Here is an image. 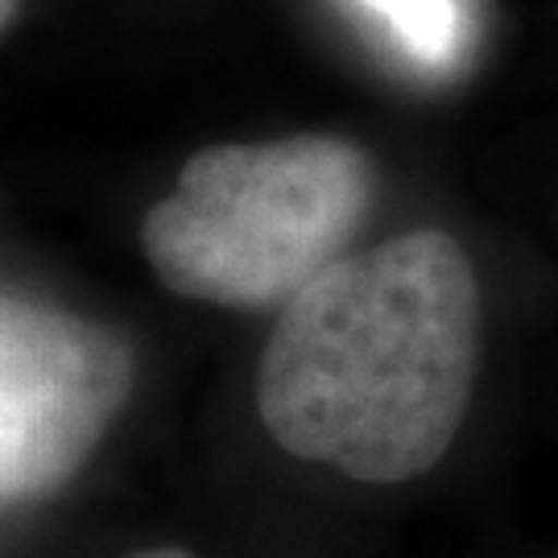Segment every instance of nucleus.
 <instances>
[{
  "label": "nucleus",
  "mask_w": 558,
  "mask_h": 558,
  "mask_svg": "<svg viewBox=\"0 0 558 558\" xmlns=\"http://www.w3.org/2000/svg\"><path fill=\"white\" fill-rule=\"evenodd\" d=\"M480 281L456 236L418 228L343 253L281 306L257 414L286 456L360 484L426 476L463 426Z\"/></svg>",
  "instance_id": "nucleus-1"
},
{
  "label": "nucleus",
  "mask_w": 558,
  "mask_h": 558,
  "mask_svg": "<svg viewBox=\"0 0 558 558\" xmlns=\"http://www.w3.org/2000/svg\"><path fill=\"white\" fill-rule=\"evenodd\" d=\"M373 207V161L327 133L211 145L149 207L141 248L166 290L274 306L336 265Z\"/></svg>",
  "instance_id": "nucleus-2"
},
{
  "label": "nucleus",
  "mask_w": 558,
  "mask_h": 558,
  "mask_svg": "<svg viewBox=\"0 0 558 558\" xmlns=\"http://www.w3.org/2000/svg\"><path fill=\"white\" fill-rule=\"evenodd\" d=\"M129 385L133 352L117 331L0 294V505L75 476Z\"/></svg>",
  "instance_id": "nucleus-3"
},
{
  "label": "nucleus",
  "mask_w": 558,
  "mask_h": 558,
  "mask_svg": "<svg viewBox=\"0 0 558 558\" xmlns=\"http://www.w3.org/2000/svg\"><path fill=\"white\" fill-rule=\"evenodd\" d=\"M422 66H451L463 50L468 13L463 0H360Z\"/></svg>",
  "instance_id": "nucleus-4"
},
{
  "label": "nucleus",
  "mask_w": 558,
  "mask_h": 558,
  "mask_svg": "<svg viewBox=\"0 0 558 558\" xmlns=\"http://www.w3.org/2000/svg\"><path fill=\"white\" fill-rule=\"evenodd\" d=\"M133 558H191L186 550H174V546H158V550H141Z\"/></svg>",
  "instance_id": "nucleus-5"
},
{
  "label": "nucleus",
  "mask_w": 558,
  "mask_h": 558,
  "mask_svg": "<svg viewBox=\"0 0 558 558\" xmlns=\"http://www.w3.org/2000/svg\"><path fill=\"white\" fill-rule=\"evenodd\" d=\"M17 13V0H0V25Z\"/></svg>",
  "instance_id": "nucleus-6"
}]
</instances>
